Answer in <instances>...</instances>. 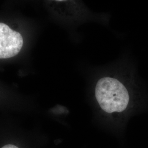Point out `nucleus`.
<instances>
[{
    "label": "nucleus",
    "mask_w": 148,
    "mask_h": 148,
    "mask_svg": "<svg viewBox=\"0 0 148 148\" xmlns=\"http://www.w3.org/2000/svg\"><path fill=\"white\" fill-rule=\"evenodd\" d=\"M87 86L99 109L108 115H120L142 105L144 85L136 65L127 56L106 65L93 67Z\"/></svg>",
    "instance_id": "1"
},
{
    "label": "nucleus",
    "mask_w": 148,
    "mask_h": 148,
    "mask_svg": "<svg viewBox=\"0 0 148 148\" xmlns=\"http://www.w3.org/2000/svg\"><path fill=\"white\" fill-rule=\"evenodd\" d=\"M54 2L53 11L74 27L93 21L105 25L109 23V14L93 13L82 1L60 0Z\"/></svg>",
    "instance_id": "2"
},
{
    "label": "nucleus",
    "mask_w": 148,
    "mask_h": 148,
    "mask_svg": "<svg viewBox=\"0 0 148 148\" xmlns=\"http://www.w3.org/2000/svg\"><path fill=\"white\" fill-rule=\"evenodd\" d=\"M23 45L21 34L0 23V59L10 58L20 52Z\"/></svg>",
    "instance_id": "3"
},
{
    "label": "nucleus",
    "mask_w": 148,
    "mask_h": 148,
    "mask_svg": "<svg viewBox=\"0 0 148 148\" xmlns=\"http://www.w3.org/2000/svg\"><path fill=\"white\" fill-rule=\"evenodd\" d=\"M1 148H19L16 145L13 144H7Z\"/></svg>",
    "instance_id": "4"
}]
</instances>
